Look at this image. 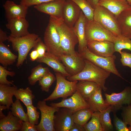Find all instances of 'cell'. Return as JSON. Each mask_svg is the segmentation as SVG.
I'll list each match as a JSON object with an SVG mask.
<instances>
[{
  "label": "cell",
  "mask_w": 131,
  "mask_h": 131,
  "mask_svg": "<svg viewBox=\"0 0 131 131\" xmlns=\"http://www.w3.org/2000/svg\"><path fill=\"white\" fill-rule=\"evenodd\" d=\"M87 21L81 10L79 18L73 27L78 39L79 52L87 47L85 33V25Z\"/></svg>",
  "instance_id": "ffe728a7"
},
{
  "label": "cell",
  "mask_w": 131,
  "mask_h": 131,
  "mask_svg": "<svg viewBox=\"0 0 131 131\" xmlns=\"http://www.w3.org/2000/svg\"><path fill=\"white\" fill-rule=\"evenodd\" d=\"M85 131H104L100 119V112H93L91 119L83 126Z\"/></svg>",
  "instance_id": "1f68e13d"
},
{
  "label": "cell",
  "mask_w": 131,
  "mask_h": 131,
  "mask_svg": "<svg viewBox=\"0 0 131 131\" xmlns=\"http://www.w3.org/2000/svg\"><path fill=\"white\" fill-rule=\"evenodd\" d=\"M87 47L92 53L103 57L112 56L115 52L114 43L107 41L88 43Z\"/></svg>",
  "instance_id": "e0dca14e"
},
{
  "label": "cell",
  "mask_w": 131,
  "mask_h": 131,
  "mask_svg": "<svg viewBox=\"0 0 131 131\" xmlns=\"http://www.w3.org/2000/svg\"><path fill=\"white\" fill-rule=\"evenodd\" d=\"M7 20L8 23L6 26L10 31L11 36L20 37L30 33L28 30L29 23L25 18L17 17Z\"/></svg>",
  "instance_id": "2e32d148"
},
{
  "label": "cell",
  "mask_w": 131,
  "mask_h": 131,
  "mask_svg": "<svg viewBox=\"0 0 131 131\" xmlns=\"http://www.w3.org/2000/svg\"><path fill=\"white\" fill-rule=\"evenodd\" d=\"M80 7L88 21L93 20L94 8L87 0H72Z\"/></svg>",
  "instance_id": "836d02e7"
},
{
  "label": "cell",
  "mask_w": 131,
  "mask_h": 131,
  "mask_svg": "<svg viewBox=\"0 0 131 131\" xmlns=\"http://www.w3.org/2000/svg\"><path fill=\"white\" fill-rule=\"evenodd\" d=\"M37 107L41 113L40 121L36 125L37 131H55L54 123L55 114L60 108L48 106L44 99L38 102Z\"/></svg>",
  "instance_id": "ba28073f"
},
{
  "label": "cell",
  "mask_w": 131,
  "mask_h": 131,
  "mask_svg": "<svg viewBox=\"0 0 131 131\" xmlns=\"http://www.w3.org/2000/svg\"><path fill=\"white\" fill-rule=\"evenodd\" d=\"M21 131H37L36 125H34L29 121H22Z\"/></svg>",
  "instance_id": "ee69618b"
},
{
  "label": "cell",
  "mask_w": 131,
  "mask_h": 131,
  "mask_svg": "<svg viewBox=\"0 0 131 131\" xmlns=\"http://www.w3.org/2000/svg\"><path fill=\"white\" fill-rule=\"evenodd\" d=\"M56 80V77L50 71L39 81V84L42 91L48 92L50 88Z\"/></svg>",
  "instance_id": "d590c367"
},
{
  "label": "cell",
  "mask_w": 131,
  "mask_h": 131,
  "mask_svg": "<svg viewBox=\"0 0 131 131\" xmlns=\"http://www.w3.org/2000/svg\"><path fill=\"white\" fill-rule=\"evenodd\" d=\"M121 115L123 120L127 124L131 126V104L121 108Z\"/></svg>",
  "instance_id": "ab89813d"
},
{
  "label": "cell",
  "mask_w": 131,
  "mask_h": 131,
  "mask_svg": "<svg viewBox=\"0 0 131 131\" xmlns=\"http://www.w3.org/2000/svg\"><path fill=\"white\" fill-rule=\"evenodd\" d=\"M60 59L71 76L79 73L85 66L84 59L78 52L75 55L63 54L60 56Z\"/></svg>",
  "instance_id": "4fadbf2b"
},
{
  "label": "cell",
  "mask_w": 131,
  "mask_h": 131,
  "mask_svg": "<svg viewBox=\"0 0 131 131\" xmlns=\"http://www.w3.org/2000/svg\"><path fill=\"white\" fill-rule=\"evenodd\" d=\"M76 87L77 90L85 100L101 88L95 82L86 80L78 81Z\"/></svg>",
  "instance_id": "484cf974"
},
{
  "label": "cell",
  "mask_w": 131,
  "mask_h": 131,
  "mask_svg": "<svg viewBox=\"0 0 131 131\" xmlns=\"http://www.w3.org/2000/svg\"><path fill=\"white\" fill-rule=\"evenodd\" d=\"M55 0H21L20 3L28 7L42 3H46Z\"/></svg>",
  "instance_id": "7bdbcfd3"
},
{
  "label": "cell",
  "mask_w": 131,
  "mask_h": 131,
  "mask_svg": "<svg viewBox=\"0 0 131 131\" xmlns=\"http://www.w3.org/2000/svg\"><path fill=\"white\" fill-rule=\"evenodd\" d=\"M15 85L0 84V105L6 106L9 110L14 103L13 97L17 89Z\"/></svg>",
  "instance_id": "d4e9b609"
},
{
  "label": "cell",
  "mask_w": 131,
  "mask_h": 131,
  "mask_svg": "<svg viewBox=\"0 0 131 131\" xmlns=\"http://www.w3.org/2000/svg\"><path fill=\"white\" fill-rule=\"evenodd\" d=\"M26 107L29 121L34 125H37L40 113L37 111V107L33 105L27 106Z\"/></svg>",
  "instance_id": "8d00e7d4"
},
{
  "label": "cell",
  "mask_w": 131,
  "mask_h": 131,
  "mask_svg": "<svg viewBox=\"0 0 131 131\" xmlns=\"http://www.w3.org/2000/svg\"><path fill=\"white\" fill-rule=\"evenodd\" d=\"M49 21L55 25L59 35L60 44L64 54L75 55L78 53L75 50L78 41L73 28L66 25L63 19L57 18L50 16Z\"/></svg>",
  "instance_id": "7a4b0ae2"
},
{
  "label": "cell",
  "mask_w": 131,
  "mask_h": 131,
  "mask_svg": "<svg viewBox=\"0 0 131 131\" xmlns=\"http://www.w3.org/2000/svg\"><path fill=\"white\" fill-rule=\"evenodd\" d=\"M85 66L83 69L78 74L67 77L70 81L86 80L95 82L99 85L104 91L107 89L105 86L106 80L111 73L96 65L84 59Z\"/></svg>",
  "instance_id": "6da1fadb"
},
{
  "label": "cell",
  "mask_w": 131,
  "mask_h": 131,
  "mask_svg": "<svg viewBox=\"0 0 131 131\" xmlns=\"http://www.w3.org/2000/svg\"><path fill=\"white\" fill-rule=\"evenodd\" d=\"M114 43L115 52L120 54L123 49L131 51V40L122 34L116 36Z\"/></svg>",
  "instance_id": "d6a6232c"
},
{
  "label": "cell",
  "mask_w": 131,
  "mask_h": 131,
  "mask_svg": "<svg viewBox=\"0 0 131 131\" xmlns=\"http://www.w3.org/2000/svg\"><path fill=\"white\" fill-rule=\"evenodd\" d=\"M84 131L83 127L77 124L74 123L69 131Z\"/></svg>",
  "instance_id": "bcb514c9"
},
{
  "label": "cell",
  "mask_w": 131,
  "mask_h": 131,
  "mask_svg": "<svg viewBox=\"0 0 131 131\" xmlns=\"http://www.w3.org/2000/svg\"><path fill=\"white\" fill-rule=\"evenodd\" d=\"M120 54L121 56L120 60L122 65L131 69V53L123 51H122Z\"/></svg>",
  "instance_id": "b9f144b4"
},
{
  "label": "cell",
  "mask_w": 131,
  "mask_h": 131,
  "mask_svg": "<svg viewBox=\"0 0 131 131\" xmlns=\"http://www.w3.org/2000/svg\"><path fill=\"white\" fill-rule=\"evenodd\" d=\"M33 48L34 49L36 50L38 52L39 56L38 58H40L43 57L47 50L46 45L40 37Z\"/></svg>",
  "instance_id": "60d3db41"
},
{
  "label": "cell",
  "mask_w": 131,
  "mask_h": 131,
  "mask_svg": "<svg viewBox=\"0 0 131 131\" xmlns=\"http://www.w3.org/2000/svg\"><path fill=\"white\" fill-rule=\"evenodd\" d=\"M94 8L98 5L100 0H87Z\"/></svg>",
  "instance_id": "681fc988"
},
{
  "label": "cell",
  "mask_w": 131,
  "mask_h": 131,
  "mask_svg": "<svg viewBox=\"0 0 131 131\" xmlns=\"http://www.w3.org/2000/svg\"><path fill=\"white\" fill-rule=\"evenodd\" d=\"M8 36L1 29H0V43H3L4 42L8 40Z\"/></svg>",
  "instance_id": "7dc6e473"
},
{
  "label": "cell",
  "mask_w": 131,
  "mask_h": 131,
  "mask_svg": "<svg viewBox=\"0 0 131 131\" xmlns=\"http://www.w3.org/2000/svg\"><path fill=\"white\" fill-rule=\"evenodd\" d=\"M50 105L59 108H67L73 113L82 109L89 108L88 104L77 90L70 98L63 99L59 102H52Z\"/></svg>",
  "instance_id": "7c38bea8"
},
{
  "label": "cell",
  "mask_w": 131,
  "mask_h": 131,
  "mask_svg": "<svg viewBox=\"0 0 131 131\" xmlns=\"http://www.w3.org/2000/svg\"><path fill=\"white\" fill-rule=\"evenodd\" d=\"M40 38L34 33H29L20 37H15L10 35L8 36V40L11 43L13 50L18 53L16 65L17 67L23 65L29 52L33 48Z\"/></svg>",
  "instance_id": "3957f363"
},
{
  "label": "cell",
  "mask_w": 131,
  "mask_h": 131,
  "mask_svg": "<svg viewBox=\"0 0 131 131\" xmlns=\"http://www.w3.org/2000/svg\"><path fill=\"white\" fill-rule=\"evenodd\" d=\"M22 121L14 116L11 111L8 115L0 120V131H20L22 126Z\"/></svg>",
  "instance_id": "7402d4cb"
},
{
  "label": "cell",
  "mask_w": 131,
  "mask_h": 131,
  "mask_svg": "<svg viewBox=\"0 0 131 131\" xmlns=\"http://www.w3.org/2000/svg\"><path fill=\"white\" fill-rule=\"evenodd\" d=\"M43 40L47 51L60 59V56L64 53L61 47L60 37L55 26L50 21L44 33Z\"/></svg>",
  "instance_id": "9c48e42d"
},
{
  "label": "cell",
  "mask_w": 131,
  "mask_h": 131,
  "mask_svg": "<svg viewBox=\"0 0 131 131\" xmlns=\"http://www.w3.org/2000/svg\"><path fill=\"white\" fill-rule=\"evenodd\" d=\"M98 5L106 8L116 18L130 6L126 0H100Z\"/></svg>",
  "instance_id": "603a6c76"
},
{
  "label": "cell",
  "mask_w": 131,
  "mask_h": 131,
  "mask_svg": "<svg viewBox=\"0 0 131 131\" xmlns=\"http://www.w3.org/2000/svg\"><path fill=\"white\" fill-rule=\"evenodd\" d=\"M5 17L7 19L17 17L26 18L28 7L20 4H17L13 1H7L3 5Z\"/></svg>",
  "instance_id": "ac0fdd59"
},
{
  "label": "cell",
  "mask_w": 131,
  "mask_h": 131,
  "mask_svg": "<svg viewBox=\"0 0 131 131\" xmlns=\"http://www.w3.org/2000/svg\"><path fill=\"white\" fill-rule=\"evenodd\" d=\"M66 0H55L35 5L34 8L41 12L57 18H63V10Z\"/></svg>",
  "instance_id": "5bb4252c"
},
{
  "label": "cell",
  "mask_w": 131,
  "mask_h": 131,
  "mask_svg": "<svg viewBox=\"0 0 131 131\" xmlns=\"http://www.w3.org/2000/svg\"><path fill=\"white\" fill-rule=\"evenodd\" d=\"M81 10L72 0H66L63 10V18L68 26L73 28L78 20Z\"/></svg>",
  "instance_id": "9a60e30c"
},
{
  "label": "cell",
  "mask_w": 131,
  "mask_h": 131,
  "mask_svg": "<svg viewBox=\"0 0 131 131\" xmlns=\"http://www.w3.org/2000/svg\"><path fill=\"white\" fill-rule=\"evenodd\" d=\"M85 33L87 43L93 41H108L114 43L116 37L93 20L87 21L85 25Z\"/></svg>",
  "instance_id": "8992f818"
},
{
  "label": "cell",
  "mask_w": 131,
  "mask_h": 131,
  "mask_svg": "<svg viewBox=\"0 0 131 131\" xmlns=\"http://www.w3.org/2000/svg\"><path fill=\"white\" fill-rule=\"evenodd\" d=\"M73 112L61 107L55 114L54 123L55 131H69L74 123Z\"/></svg>",
  "instance_id": "30bf717a"
},
{
  "label": "cell",
  "mask_w": 131,
  "mask_h": 131,
  "mask_svg": "<svg viewBox=\"0 0 131 131\" xmlns=\"http://www.w3.org/2000/svg\"><path fill=\"white\" fill-rule=\"evenodd\" d=\"M39 54L36 49H34L30 54V58L32 61L36 60L39 57Z\"/></svg>",
  "instance_id": "f6af8a7d"
},
{
  "label": "cell",
  "mask_w": 131,
  "mask_h": 131,
  "mask_svg": "<svg viewBox=\"0 0 131 131\" xmlns=\"http://www.w3.org/2000/svg\"><path fill=\"white\" fill-rule=\"evenodd\" d=\"M102 90L100 88L85 100L89 106V108L93 112H100L106 109L110 106L102 97Z\"/></svg>",
  "instance_id": "44dd1931"
},
{
  "label": "cell",
  "mask_w": 131,
  "mask_h": 131,
  "mask_svg": "<svg viewBox=\"0 0 131 131\" xmlns=\"http://www.w3.org/2000/svg\"><path fill=\"white\" fill-rule=\"evenodd\" d=\"M129 131H131V126L128 127Z\"/></svg>",
  "instance_id": "816d5d0a"
},
{
  "label": "cell",
  "mask_w": 131,
  "mask_h": 131,
  "mask_svg": "<svg viewBox=\"0 0 131 131\" xmlns=\"http://www.w3.org/2000/svg\"><path fill=\"white\" fill-rule=\"evenodd\" d=\"M57 81L55 89L51 94L43 99L46 101L55 100L59 98L63 99L72 96L76 91V84L78 81H70L66 80L60 73L55 72Z\"/></svg>",
  "instance_id": "5b68a950"
},
{
  "label": "cell",
  "mask_w": 131,
  "mask_h": 131,
  "mask_svg": "<svg viewBox=\"0 0 131 131\" xmlns=\"http://www.w3.org/2000/svg\"><path fill=\"white\" fill-rule=\"evenodd\" d=\"M122 35L131 40V6L117 17Z\"/></svg>",
  "instance_id": "cb8c5ba5"
},
{
  "label": "cell",
  "mask_w": 131,
  "mask_h": 131,
  "mask_svg": "<svg viewBox=\"0 0 131 131\" xmlns=\"http://www.w3.org/2000/svg\"><path fill=\"white\" fill-rule=\"evenodd\" d=\"M104 95L107 104L113 106L115 112L121 109L124 105L131 104V87L130 86L126 87L120 93H112L110 94L105 93Z\"/></svg>",
  "instance_id": "8fae6325"
},
{
  "label": "cell",
  "mask_w": 131,
  "mask_h": 131,
  "mask_svg": "<svg viewBox=\"0 0 131 131\" xmlns=\"http://www.w3.org/2000/svg\"><path fill=\"white\" fill-rule=\"evenodd\" d=\"M7 109V107L6 106L0 105V118L2 119L4 117L6 116L3 114L2 111L4 110Z\"/></svg>",
  "instance_id": "c3c4849f"
},
{
  "label": "cell",
  "mask_w": 131,
  "mask_h": 131,
  "mask_svg": "<svg viewBox=\"0 0 131 131\" xmlns=\"http://www.w3.org/2000/svg\"><path fill=\"white\" fill-rule=\"evenodd\" d=\"M113 112L114 114L113 123L116 130L118 131H129L127 125L117 116L115 111Z\"/></svg>",
  "instance_id": "f35d334b"
},
{
  "label": "cell",
  "mask_w": 131,
  "mask_h": 131,
  "mask_svg": "<svg viewBox=\"0 0 131 131\" xmlns=\"http://www.w3.org/2000/svg\"><path fill=\"white\" fill-rule=\"evenodd\" d=\"M10 109L12 114L14 116L22 121H29L27 114L25 112L19 99H16Z\"/></svg>",
  "instance_id": "e575fe53"
},
{
  "label": "cell",
  "mask_w": 131,
  "mask_h": 131,
  "mask_svg": "<svg viewBox=\"0 0 131 131\" xmlns=\"http://www.w3.org/2000/svg\"><path fill=\"white\" fill-rule=\"evenodd\" d=\"M113 111H115L114 107L110 105L106 109L100 112V121L104 131L114 130L110 116V112Z\"/></svg>",
  "instance_id": "f546056e"
},
{
  "label": "cell",
  "mask_w": 131,
  "mask_h": 131,
  "mask_svg": "<svg viewBox=\"0 0 131 131\" xmlns=\"http://www.w3.org/2000/svg\"><path fill=\"white\" fill-rule=\"evenodd\" d=\"M94 8V20L115 36L122 35L117 19L113 13L105 8L99 5Z\"/></svg>",
  "instance_id": "277c9868"
},
{
  "label": "cell",
  "mask_w": 131,
  "mask_h": 131,
  "mask_svg": "<svg viewBox=\"0 0 131 131\" xmlns=\"http://www.w3.org/2000/svg\"><path fill=\"white\" fill-rule=\"evenodd\" d=\"M38 62L45 63L52 68L55 72H59L65 77L71 76L59 58L47 51L42 57L36 60Z\"/></svg>",
  "instance_id": "d6986e66"
},
{
  "label": "cell",
  "mask_w": 131,
  "mask_h": 131,
  "mask_svg": "<svg viewBox=\"0 0 131 131\" xmlns=\"http://www.w3.org/2000/svg\"><path fill=\"white\" fill-rule=\"evenodd\" d=\"M93 112L89 108H84L73 113L74 122L83 127L91 117Z\"/></svg>",
  "instance_id": "4dcf8cb0"
},
{
  "label": "cell",
  "mask_w": 131,
  "mask_h": 131,
  "mask_svg": "<svg viewBox=\"0 0 131 131\" xmlns=\"http://www.w3.org/2000/svg\"><path fill=\"white\" fill-rule=\"evenodd\" d=\"M16 99L21 101L26 106L33 105V101L35 96L29 87L25 89H17L15 91L14 94Z\"/></svg>",
  "instance_id": "83f0119b"
},
{
  "label": "cell",
  "mask_w": 131,
  "mask_h": 131,
  "mask_svg": "<svg viewBox=\"0 0 131 131\" xmlns=\"http://www.w3.org/2000/svg\"><path fill=\"white\" fill-rule=\"evenodd\" d=\"M130 6H131V0H126Z\"/></svg>",
  "instance_id": "f907efd6"
},
{
  "label": "cell",
  "mask_w": 131,
  "mask_h": 131,
  "mask_svg": "<svg viewBox=\"0 0 131 131\" xmlns=\"http://www.w3.org/2000/svg\"><path fill=\"white\" fill-rule=\"evenodd\" d=\"M16 73L13 71H10L8 70L6 68L1 65L0 66V84L14 85L12 81H9L7 79L8 76L11 77L14 76Z\"/></svg>",
  "instance_id": "74e56055"
},
{
  "label": "cell",
  "mask_w": 131,
  "mask_h": 131,
  "mask_svg": "<svg viewBox=\"0 0 131 131\" xmlns=\"http://www.w3.org/2000/svg\"><path fill=\"white\" fill-rule=\"evenodd\" d=\"M79 53L84 59L126 81L121 76L116 67L115 55L106 57L98 56L92 52L87 47Z\"/></svg>",
  "instance_id": "52a82bcc"
},
{
  "label": "cell",
  "mask_w": 131,
  "mask_h": 131,
  "mask_svg": "<svg viewBox=\"0 0 131 131\" xmlns=\"http://www.w3.org/2000/svg\"><path fill=\"white\" fill-rule=\"evenodd\" d=\"M50 70L48 67H43L41 64L33 68L31 71V74L28 77L29 84L34 85L44 75Z\"/></svg>",
  "instance_id": "f1b7e54d"
},
{
  "label": "cell",
  "mask_w": 131,
  "mask_h": 131,
  "mask_svg": "<svg viewBox=\"0 0 131 131\" xmlns=\"http://www.w3.org/2000/svg\"><path fill=\"white\" fill-rule=\"evenodd\" d=\"M18 58L3 43H0V63L3 67L6 68L13 64Z\"/></svg>",
  "instance_id": "4316f807"
}]
</instances>
